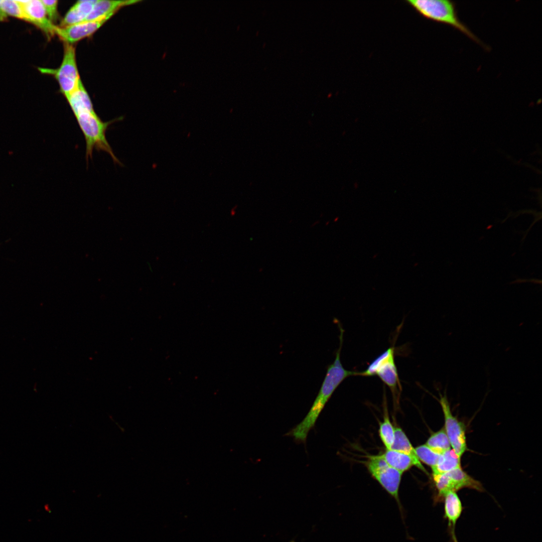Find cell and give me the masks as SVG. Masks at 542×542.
Instances as JSON below:
<instances>
[{
    "instance_id": "4fadbf2b",
    "label": "cell",
    "mask_w": 542,
    "mask_h": 542,
    "mask_svg": "<svg viewBox=\"0 0 542 542\" xmlns=\"http://www.w3.org/2000/svg\"><path fill=\"white\" fill-rule=\"evenodd\" d=\"M96 1L77 2L67 12L59 27H65L85 21L92 11Z\"/></svg>"
},
{
    "instance_id": "8fae6325",
    "label": "cell",
    "mask_w": 542,
    "mask_h": 542,
    "mask_svg": "<svg viewBox=\"0 0 542 542\" xmlns=\"http://www.w3.org/2000/svg\"><path fill=\"white\" fill-rule=\"evenodd\" d=\"M386 463L392 468L402 473L413 466H416L422 471L427 473L421 462L415 460L412 456L392 449L386 450L381 455Z\"/></svg>"
},
{
    "instance_id": "9c48e42d",
    "label": "cell",
    "mask_w": 542,
    "mask_h": 542,
    "mask_svg": "<svg viewBox=\"0 0 542 542\" xmlns=\"http://www.w3.org/2000/svg\"><path fill=\"white\" fill-rule=\"evenodd\" d=\"M112 16H108L96 20L84 21L65 27L57 26L56 35L58 36L64 43L72 45L94 33Z\"/></svg>"
},
{
    "instance_id": "6da1fadb",
    "label": "cell",
    "mask_w": 542,
    "mask_h": 542,
    "mask_svg": "<svg viewBox=\"0 0 542 542\" xmlns=\"http://www.w3.org/2000/svg\"><path fill=\"white\" fill-rule=\"evenodd\" d=\"M340 327V344L334 362L328 367L326 375L319 392L310 410L299 424L287 432L285 436L293 438L297 443L306 444L308 435L314 427L318 417L338 386L346 378L355 376L357 372L346 370L340 360L343 343V330Z\"/></svg>"
},
{
    "instance_id": "52a82bcc",
    "label": "cell",
    "mask_w": 542,
    "mask_h": 542,
    "mask_svg": "<svg viewBox=\"0 0 542 542\" xmlns=\"http://www.w3.org/2000/svg\"><path fill=\"white\" fill-rule=\"evenodd\" d=\"M439 402L444 416V429L451 447L455 454L461 457L467 450L465 425L452 415L445 391L444 395L440 393Z\"/></svg>"
},
{
    "instance_id": "5bb4252c",
    "label": "cell",
    "mask_w": 542,
    "mask_h": 542,
    "mask_svg": "<svg viewBox=\"0 0 542 542\" xmlns=\"http://www.w3.org/2000/svg\"><path fill=\"white\" fill-rule=\"evenodd\" d=\"M65 98L74 114L82 110L95 112L89 96L81 79L75 89Z\"/></svg>"
},
{
    "instance_id": "7c38bea8",
    "label": "cell",
    "mask_w": 542,
    "mask_h": 542,
    "mask_svg": "<svg viewBox=\"0 0 542 542\" xmlns=\"http://www.w3.org/2000/svg\"><path fill=\"white\" fill-rule=\"evenodd\" d=\"M140 2V1L138 0H97L92 11L85 21L93 20L108 16H113L121 8Z\"/></svg>"
},
{
    "instance_id": "ac0fdd59",
    "label": "cell",
    "mask_w": 542,
    "mask_h": 542,
    "mask_svg": "<svg viewBox=\"0 0 542 542\" xmlns=\"http://www.w3.org/2000/svg\"><path fill=\"white\" fill-rule=\"evenodd\" d=\"M425 444L440 454L451 449V445L444 428L432 434Z\"/></svg>"
},
{
    "instance_id": "30bf717a",
    "label": "cell",
    "mask_w": 542,
    "mask_h": 542,
    "mask_svg": "<svg viewBox=\"0 0 542 542\" xmlns=\"http://www.w3.org/2000/svg\"><path fill=\"white\" fill-rule=\"evenodd\" d=\"M444 499V518L448 522L447 532L450 536V542H458L456 535L455 528L463 509L461 501L456 492L454 491L448 492Z\"/></svg>"
},
{
    "instance_id": "5b68a950",
    "label": "cell",
    "mask_w": 542,
    "mask_h": 542,
    "mask_svg": "<svg viewBox=\"0 0 542 542\" xmlns=\"http://www.w3.org/2000/svg\"><path fill=\"white\" fill-rule=\"evenodd\" d=\"M372 476L396 501L404 522V514L398 491L402 473L390 466L381 455H370L365 463Z\"/></svg>"
},
{
    "instance_id": "ffe728a7",
    "label": "cell",
    "mask_w": 542,
    "mask_h": 542,
    "mask_svg": "<svg viewBox=\"0 0 542 542\" xmlns=\"http://www.w3.org/2000/svg\"><path fill=\"white\" fill-rule=\"evenodd\" d=\"M2 8L8 16L25 21L23 9L19 1L2 0Z\"/></svg>"
},
{
    "instance_id": "3957f363",
    "label": "cell",
    "mask_w": 542,
    "mask_h": 542,
    "mask_svg": "<svg viewBox=\"0 0 542 542\" xmlns=\"http://www.w3.org/2000/svg\"><path fill=\"white\" fill-rule=\"evenodd\" d=\"M394 349L390 347L375 358L362 372L356 376L377 375L390 388L394 402L397 403L401 390L397 368L394 362Z\"/></svg>"
},
{
    "instance_id": "9a60e30c",
    "label": "cell",
    "mask_w": 542,
    "mask_h": 542,
    "mask_svg": "<svg viewBox=\"0 0 542 542\" xmlns=\"http://www.w3.org/2000/svg\"><path fill=\"white\" fill-rule=\"evenodd\" d=\"M461 457L450 449L442 454L438 464L432 468L433 474L449 472L460 466Z\"/></svg>"
},
{
    "instance_id": "277c9868",
    "label": "cell",
    "mask_w": 542,
    "mask_h": 542,
    "mask_svg": "<svg viewBox=\"0 0 542 542\" xmlns=\"http://www.w3.org/2000/svg\"><path fill=\"white\" fill-rule=\"evenodd\" d=\"M64 55L57 69L39 68L44 74L53 76L57 81L61 93L66 97L76 88L80 80L77 66L75 49L73 45L64 43Z\"/></svg>"
},
{
    "instance_id": "44dd1931",
    "label": "cell",
    "mask_w": 542,
    "mask_h": 542,
    "mask_svg": "<svg viewBox=\"0 0 542 542\" xmlns=\"http://www.w3.org/2000/svg\"><path fill=\"white\" fill-rule=\"evenodd\" d=\"M49 20L53 24L59 17L58 12V1L56 0H41Z\"/></svg>"
},
{
    "instance_id": "7a4b0ae2",
    "label": "cell",
    "mask_w": 542,
    "mask_h": 542,
    "mask_svg": "<svg viewBox=\"0 0 542 542\" xmlns=\"http://www.w3.org/2000/svg\"><path fill=\"white\" fill-rule=\"evenodd\" d=\"M408 4L425 18L450 26L474 42L486 47L459 18L455 3L449 0H408Z\"/></svg>"
},
{
    "instance_id": "e0dca14e",
    "label": "cell",
    "mask_w": 542,
    "mask_h": 542,
    "mask_svg": "<svg viewBox=\"0 0 542 542\" xmlns=\"http://www.w3.org/2000/svg\"><path fill=\"white\" fill-rule=\"evenodd\" d=\"M383 421L380 423L379 435L386 450L391 449L394 440V428L391 423L386 404L384 405Z\"/></svg>"
},
{
    "instance_id": "d6986e66",
    "label": "cell",
    "mask_w": 542,
    "mask_h": 542,
    "mask_svg": "<svg viewBox=\"0 0 542 542\" xmlns=\"http://www.w3.org/2000/svg\"><path fill=\"white\" fill-rule=\"evenodd\" d=\"M415 450L419 460L431 468L438 464L442 455L434 452L426 444L416 447Z\"/></svg>"
},
{
    "instance_id": "8992f818",
    "label": "cell",
    "mask_w": 542,
    "mask_h": 542,
    "mask_svg": "<svg viewBox=\"0 0 542 542\" xmlns=\"http://www.w3.org/2000/svg\"><path fill=\"white\" fill-rule=\"evenodd\" d=\"M433 478L437 491L434 498L435 503L440 502L448 492L464 488L484 491L481 483L465 472L461 466L446 473L433 474Z\"/></svg>"
},
{
    "instance_id": "2e32d148",
    "label": "cell",
    "mask_w": 542,
    "mask_h": 542,
    "mask_svg": "<svg viewBox=\"0 0 542 542\" xmlns=\"http://www.w3.org/2000/svg\"><path fill=\"white\" fill-rule=\"evenodd\" d=\"M391 449L412 456L415 460L421 462L414 448L403 431L399 427L394 428V440Z\"/></svg>"
},
{
    "instance_id": "7402d4cb",
    "label": "cell",
    "mask_w": 542,
    "mask_h": 542,
    "mask_svg": "<svg viewBox=\"0 0 542 542\" xmlns=\"http://www.w3.org/2000/svg\"><path fill=\"white\" fill-rule=\"evenodd\" d=\"M8 20V17L4 12L2 6V0H0V21L6 22Z\"/></svg>"
},
{
    "instance_id": "ba28073f",
    "label": "cell",
    "mask_w": 542,
    "mask_h": 542,
    "mask_svg": "<svg viewBox=\"0 0 542 542\" xmlns=\"http://www.w3.org/2000/svg\"><path fill=\"white\" fill-rule=\"evenodd\" d=\"M19 1L25 13V21L39 28L48 39L56 35L57 26L49 20L41 0Z\"/></svg>"
}]
</instances>
